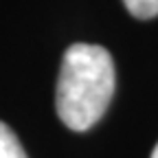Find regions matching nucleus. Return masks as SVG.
Masks as SVG:
<instances>
[{
    "label": "nucleus",
    "mask_w": 158,
    "mask_h": 158,
    "mask_svg": "<svg viewBox=\"0 0 158 158\" xmlns=\"http://www.w3.org/2000/svg\"><path fill=\"white\" fill-rule=\"evenodd\" d=\"M114 94L112 55L97 44H73L59 66L55 108L62 123L75 132L90 130Z\"/></svg>",
    "instance_id": "nucleus-1"
},
{
    "label": "nucleus",
    "mask_w": 158,
    "mask_h": 158,
    "mask_svg": "<svg viewBox=\"0 0 158 158\" xmlns=\"http://www.w3.org/2000/svg\"><path fill=\"white\" fill-rule=\"evenodd\" d=\"M0 158H29L18 136L0 121Z\"/></svg>",
    "instance_id": "nucleus-2"
},
{
    "label": "nucleus",
    "mask_w": 158,
    "mask_h": 158,
    "mask_svg": "<svg viewBox=\"0 0 158 158\" xmlns=\"http://www.w3.org/2000/svg\"><path fill=\"white\" fill-rule=\"evenodd\" d=\"M127 11L138 20H149L158 15V0H123Z\"/></svg>",
    "instance_id": "nucleus-3"
},
{
    "label": "nucleus",
    "mask_w": 158,
    "mask_h": 158,
    "mask_svg": "<svg viewBox=\"0 0 158 158\" xmlns=\"http://www.w3.org/2000/svg\"><path fill=\"white\" fill-rule=\"evenodd\" d=\"M152 158H158V145L154 147V152H152Z\"/></svg>",
    "instance_id": "nucleus-4"
}]
</instances>
